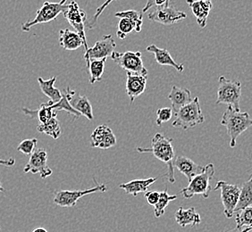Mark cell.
<instances>
[{"instance_id": "cell-15", "label": "cell", "mask_w": 252, "mask_h": 232, "mask_svg": "<svg viewBox=\"0 0 252 232\" xmlns=\"http://www.w3.org/2000/svg\"><path fill=\"white\" fill-rule=\"evenodd\" d=\"M187 4L193 14L197 24L204 29L207 26L209 13L213 7L211 0H186Z\"/></svg>"}, {"instance_id": "cell-19", "label": "cell", "mask_w": 252, "mask_h": 232, "mask_svg": "<svg viewBox=\"0 0 252 232\" xmlns=\"http://www.w3.org/2000/svg\"><path fill=\"white\" fill-rule=\"evenodd\" d=\"M168 99L171 101V109L173 111V115H175L182 107L191 101L192 97L189 89L174 85L172 86Z\"/></svg>"}, {"instance_id": "cell-24", "label": "cell", "mask_w": 252, "mask_h": 232, "mask_svg": "<svg viewBox=\"0 0 252 232\" xmlns=\"http://www.w3.org/2000/svg\"><path fill=\"white\" fill-rule=\"evenodd\" d=\"M57 81V76L49 79V80H44L41 77L38 78L40 90L42 91L45 96L49 97V104H55L61 99L62 97V92L59 90V88L55 87V83Z\"/></svg>"}, {"instance_id": "cell-40", "label": "cell", "mask_w": 252, "mask_h": 232, "mask_svg": "<svg viewBox=\"0 0 252 232\" xmlns=\"http://www.w3.org/2000/svg\"><path fill=\"white\" fill-rule=\"evenodd\" d=\"M32 232H49L45 228L42 227H38V228H35L34 229L33 231Z\"/></svg>"}, {"instance_id": "cell-32", "label": "cell", "mask_w": 252, "mask_h": 232, "mask_svg": "<svg viewBox=\"0 0 252 232\" xmlns=\"http://www.w3.org/2000/svg\"><path fill=\"white\" fill-rule=\"evenodd\" d=\"M115 15L117 18H127L131 20L135 25L134 30L136 32H141V27L143 25V17L141 12H138L136 10H126L123 12H117Z\"/></svg>"}, {"instance_id": "cell-41", "label": "cell", "mask_w": 252, "mask_h": 232, "mask_svg": "<svg viewBox=\"0 0 252 232\" xmlns=\"http://www.w3.org/2000/svg\"><path fill=\"white\" fill-rule=\"evenodd\" d=\"M5 189H4L3 185L1 183V179H0V193H1V192H5Z\"/></svg>"}, {"instance_id": "cell-37", "label": "cell", "mask_w": 252, "mask_h": 232, "mask_svg": "<svg viewBox=\"0 0 252 232\" xmlns=\"http://www.w3.org/2000/svg\"><path fill=\"white\" fill-rule=\"evenodd\" d=\"M168 4H171V0H147V3L142 9V13H146L156 6L168 5Z\"/></svg>"}, {"instance_id": "cell-38", "label": "cell", "mask_w": 252, "mask_h": 232, "mask_svg": "<svg viewBox=\"0 0 252 232\" xmlns=\"http://www.w3.org/2000/svg\"><path fill=\"white\" fill-rule=\"evenodd\" d=\"M144 198H145L147 202L150 205L154 206L159 199V192H158V191H146V193L144 194Z\"/></svg>"}, {"instance_id": "cell-39", "label": "cell", "mask_w": 252, "mask_h": 232, "mask_svg": "<svg viewBox=\"0 0 252 232\" xmlns=\"http://www.w3.org/2000/svg\"><path fill=\"white\" fill-rule=\"evenodd\" d=\"M15 164V159H14V158H9V159L7 160L1 159V158H0V165H4V166L11 167V166H14Z\"/></svg>"}, {"instance_id": "cell-1", "label": "cell", "mask_w": 252, "mask_h": 232, "mask_svg": "<svg viewBox=\"0 0 252 232\" xmlns=\"http://www.w3.org/2000/svg\"><path fill=\"white\" fill-rule=\"evenodd\" d=\"M137 151L140 153H151L157 159L166 164L167 173L165 176L171 183L175 182V172L173 165V161L175 159V148L172 138H168L162 133H157L151 140V148L138 147Z\"/></svg>"}, {"instance_id": "cell-25", "label": "cell", "mask_w": 252, "mask_h": 232, "mask_svg": "<svg viewBox=\"0 0 252 232\" xmlns=\"http://www.w3.org/2000/svg\"><path fill=\"white\" fill-rule=\"evenodd\" d=\"M74 94H75V91L73 90V89H71L70 87H67L63 89V92L62 93V97H61V99L58 103H55V104H52V105L49 104V102L48 103H49L50 107H52L55 111H65L70 116H73L74 119H77V118L81 117L82 116L75 109H73L72 106L70 105V102H69L70 97H72Z\"/></svg>"}, {"instance_id": "cell-11", "label": "cell", "mask_w": 252, "mask_h": 232, "mask_svg": "<svg viewBox=\"0 0 252 232\" xmlns=\"http://www.w3.org/2000/svg\"><path fill=\"white\" fill-rule=\"evenodd\" d=\"M221 190V200L223 203V213L225 217L230 219L234 214V209L238 202L241 188L238 185L228 183L223 180L217 182L213 190Z\"/></svg>"}, {"instance_id": "cell-20", "label": "cell", "mask_w": 252, "mask_h": 232, "mask_svg": "<svg viewBox=\"0 0 252 232\" xmlns=\"http://www.w3.org/2000/svg\"><path fill=\"white\" fill-rule=\"evenodd\" d=\"M157 180H158L157 177L147 178V179H132L127 183L120 184L119 188L124 189L126 194L136 197L138 196V194L145 193L151 185L155 183Z\"/></svg>"}, {"instance_id": "cell-10", "label": "cell", "mask_w": 252, "mask_h": 232, "mask_svg": "<svg viewBox=\"0 0 252 232\" xmlns=\"http://www.w3.org/2000/svg\"><path fill=\"white\" fill-rule=\"evenodd\" d=\"M148 18L151 22L158 23L160 25H172L186 19L187 15L185 12L176 9L174 5L168 4L151 8Z\"/></svg>"}, {"instance_id": "cell-14", "label": "cell", "mask_w": 252, "mask_h": 232, "mask_svg": "<svg viewBox=\"0 0 252 232\" xmlns=\"http://www.w3.org/2000/svg\"><path fill=\"white\" fill-rule=\"evenodd\" d=\"M91 139H92L91 145L93 147L108 149L117 145L116 136L111 129L105 124L97 126V128L93 131Z\"/></svg>"}, {"instance_id": "cell-34", "label": "cell", "mask_w": 252, "mask_h": 232, "mask_svg": "<svg viewBox=\"0 0 252 232\" xmlns=\"http://www.w3.org/2000/svg\"><path fill=\"white\" fill-rule=\"evenodd\" d=\"M38 143L37 139H27L22 141L19 145L17 146V150L25 155H31L33 153L34 150L36 149V145Z\"/></svg>"}, {"instance_id": "cell-35", "label": "cell", "mask_w": 252, "mask_h": 232, "mask_svg": "<svg viewBox=\"0 0 252 232\" xmlns=\"http://www.w3.org/2000/svg\"><path fill=\"white\" fill-rule=\"evenodd\" d=\"M173 117V111L169 107H162L157 111V125L161 126L163 123L169 121Z\"/></svg>"}, {"instance_id": "cell-18", "label": "cell", "mask_w": 252, "mask_h": 232, "mask_svg": "<svg viewBox=\"0 0 252 232\" xmlns=\"http://www.w3.org/2000/svg\"><path fill=\"white\" fill-rule=\"evenodd\" d=\"M173 165L178 169L180 173L185 174V177L188 179V182L195 175L199 174L203 170L204 167L196 164L192 160L189 159V157H186L184 155H178L175 157L173 161Z\"/></svg>"}, {"instance_id": "cell-9", "label": "cell", "mask_w": 252, "mask_h": 232, "mask_svg": "<svg viewBox=\"0 0 252 232\" xmlns=\"http://www.w3.org/2000/svg\"><path fill=\"white\" fill-rule=\"evenodd\" d=\"M110 57L115 63L124 70H126V72L139 74L142 76L148 75V70L144 66L141 52L126 51L124 53H119L117 51H114Z\"/></svg>"}, {"instance_id": "cell-5", "label": "cell", "mask_w": 252, "mask_h": 232, "mask_svg": "<svg viewBox=\"0 0 252 232\" xmlns=\"http://www.w3.org/2000/svg\"><path fill=\"white\" fill-rule=\"evenodd\" d=\"M242 98V84L238 81L228 80L224 76L219 79L217 105H227L235 111H240Z\"/></svg>"}, {"instance_id": "cell-2", "label": "cell", "mask_w": 252, "mask_h": 232, "mask_svg": "<svg viewBox=\"0 0 252 232\" xmlns=\"http://www.w3.org/2000/svg\"><path fill=\"white\" fill-rule=\"evenodd\" d=\"M221 124L227 130L228 135L230 137V146L235 147L238 137L252 127V121L249 113L235 111L228 107L222 116Z\"/></svg>"}, {"instance_id": "cell-17", "label": "cell", "mask_w": 252, "mask_h": 232, "mask_svg": "<svg viewBox=\"0 0 252 232\" xmlns=\"http://www.w3.org/2000/svg\"><path fill=\"white\" fill-rule=\"evenodd\" d=\"M146 50L154 55L156 62L159 65L172 66V67L175 68L178 73H183L185 71V65L183 63H176L167 49H159L154 44H151L147 47Z\"/></svg>"}, {"instance_id": "cell-7", "label": "cell", "mask_w": 252, "mask_h": 232, "mask_svg": "<svg viewBox=\"0 0 252 232\" xmlns=\"http://www.w3.org/2000/svg\"><path fill=\"white\" fill-rule=\"evenodd\" d=\"M94 186L92 189H84V190H59L54 196V203L60 207H74L79 199H82L84 196L96 192H107V187L106 184L97 183V180L93 179Z\"/></svg>"}, {"instance_id": "cell-4", "label": "cell", "mask_w": 252, "mask_h": 232, "mask_svg": "<svg viewBox=\"0 0 252 232\" xmlns=\"http://www.w3.org/2000/svg\"><path fill=\"white\" fill-rule=\"evenodd\" d=\"M175 120L172 125L181 128L184 131L194 128L195 126L203 123L205 117L199 104V97H196L191 101L182 107L175 115Z\"/></svg>"}, {"instance_id": "cell-28", "label": "cell", "mask_w": 252, "mask_h": 232, "mask_svg": "<svg viewBox=\"0 0 252 232\" xmlns=\"http://www.w3.org/2000/svg\"><path fill=\"white\" fill-rule=\"evenodd\" d=\"M37 131L51 137L54 140H58L62 133L58 116H54L44 123H39V125L37 126Z\"/></svg>"}, {"instance_id": "cell-21", "label": "cell", "mask_w": 252, "mask_h": 232, "mask_svg": "<svg viewBox=\"0 0 252 232\" xmlns=\"http://www.w3.org/2000/svg\"><path fill=\"white\" fill-rule=\"evenodd\" d=\"M175 222L182 228L186 226H196L201 223V218L196 209L190 207L189 209L180 207L175 215Z\"/></svg>"}, {"instance_id": "cell-33", "label": "cell", "mask_w": 252, "mask_h": 232, "mask_svg": "<svg viewBox=\"0 0 252 232\" xmlns=\"http://www.w3.org/2000/svg\"><path fill=\"white\" fill-rule=\"evenodd\" d=\"M135 29V25L131 22V20L127 18H120L118 23V29L117 35L119 39H125L127 34L131 33L132 30Z\"/></svg>"}, {"instance_id": "cell-31", "label": "cell", "mask_w": 252, "mask_h": 232, "mask_svg": "<svg viewBox=\"0 0 252 232\" xmlns=\"http://www.w3.org/2000/svg\"><path fill=\"white\" fill-rule=\"evenodd\" d=\"M176 199H177L176 195L170 196L169 194L167 193L166 188H165V190L159 192V199H158V203L154 205V207H155L154 214H155L156 217L159 218L163 216L165 214V209L167 207L168 203Z\"/></svg>"}, {"instance_id": "cell-8", "label": "cell", "mask_w": 252, "mask_h": 232, "mask_svg": "<svg viewBox=\"0 0 252 232\" xmlns=\"http://www.w3.org/2000/svg\"><path fill=\"white\" fill-rule=\"evenodd\" d=\"M64 19L67 21L70 25L75 29L80 37L83 41V47L85 51L87 50L88 42L85 34V27L88 25L87 14L85 11H83L77 2L71 1L68 5H65V8L62 13Z\"/></svg>"}, {"instance_id": "cell-29", "label": "cell", "mask_w": 252, "mask_h": 232, "mask_svg": "<svg viewBox=\"0 0 252 232\" xmlns=\"http://www.w3.org/2000/svg\"><path fill=\"white\" fill-rule=\"evenodd\" d=\"M107 58L102 59H91L87 64L89 72H90V83L94 84L97 82L101 81L102 76L105 71Z\"/></svg>"}, {"instance_id": "cell-26", "label": "cell", "mask_w": 252, "mask_h": 232, "mask_svg": "<svg viewBox=\"0 0 252 232\" xmlns=\"http://www.w3.org/2000/svg\"><path fill=\"white\" fill-rule=\"evenodd\" d=\"M23 111L26 116L34 117L36 116L39 120V123H44L47 121H49L50 118L54 116H58V112L55 111L52 107H50L49 103H43L40 105V107L36 109V110H32L27 107H24Z\"/></svg>"}, {"instance_id": "cell-36", "label": "cell", "mask_w": 252, "mask_h": 232, "mask_svg": "<svg viewBox=\"0 0 252 232\" xmlns=\"http://www.w3.org/2000/svg\"><path fill=\"white\" fill-rule=\"evenodd\" d=\"M114 1H116V0H107L104 4H102L99 7H97V9L96 10V13H95V15L93 16V20L88 23L87 26L90 29L94 28V26L96 25V23H97V20L98 19V17L102 15V13L104 12V10L106 9L107 6L110 5L112 2H114Z\"/></svg>"}, {"instance_id": "cell-6", "label": "cell", "mask_w": 252, "mask_h": 232, "mask_svg": "<svg viewBox=\"0 0 252 232\" xmlns=\"http://www.w3.org/2000/svg\"><path fill=\"white\" fill-rule=\"evenodd\" d=\"M66 1L67 0H60L59 2H44L43 5L37 11L35 18L22 25V30L29 32L31 28L35 25L48 24L57 19V17L62 14L65 8Z\"/></svg>"}, {"instance_id": "cell-30", "label": "cell", "mask_w": 252, "mask_h": 232, "mask_svg": "<svg viewBox=\"0 0 252 232\" xmlns=\"http://www.w3.org/2000/svg\"><path fill=\"white\" fill-rule=\"evenodd\" d=\"M234 213H236V216H235L236 229L243 231L248 228H252V206L239 210Z\"/></svg>"}, {"instance_id": "cell-16", "label": "cell", "mask_w": 252, "mask_h": 232, "mask_svg": "<svg viewBox=\"0 0 252 232\" xmlns=\"http://www.w3.org/2000/svg\"><path fill=\"white\" fill-rule=\"evenodd\" d=\"M147 86V76H142L139 74L127 72V81H126V93L130 98L131 104L136 98L140 97L146 90Z\"/></svg>"}, {"instance_id": "cell-3", "label": "cell", "mask_w": 252, "mask_h": 232, "mask_svg": "<svg viewBox=\"0 0 252 232\" xmlns=\"http://www.w3.org/2000/svg\"><path fill=\"white\" fill-rule=\"evenodd\" d=\"M215 174V166L213 164L204 166L203 170L199 174L195 175L189 181L188 185L181 190V193L186 199L193 198L195 195H201L204 199H209L211 191L210 181Z\"/></svg>"}, {"instance_id": "cell-23", "label": "cell", "mask_w": 252, "mask_h": 232, "mask_svg": "<svg viewBox=\"0 0 252 232\" xmlns=\"http://www.w3.org/2000/svg\"><path fill=\"white\" fill-rule=\"evenodd\" d=\"M70 105L73 109H75L81 116H85L88 120L93 121V106L86 96H82L79 94H74L69 99Z\"/></svg>"}, {"instance_id": "cell-12", "label": "cell", "mask_w": 252, "mask_h": 232, "mask_svg": "<svg viewBox=\"0 0 252 232\" xmlns=\"http://www.w3.org/2000/svg\"><path fill=\"white\" fill-rule=\"evenodd\" d=\"M48 152L45 148H37L30 155L28 163L25 165V174L32 173V174H39L42 179H47L53 174V171L48 165Z\"/></svg>"}, {"instance_id": "cell-22", "label": "cell", "mask_w": 252, "mask_h": 232, "mask_svg": "<svg viewBox=\"0 0 252 232\" xmlns=\"http://www.w3.org/2000/svg\"><path fill=\"white\" fill-rule=\"evenodd\" d=\"M59 45L65 50H76L83 46V41L76 31L63 29L59 31Z\"/></svg>"}, {"instance_id": "cell-27", "label": "cell", "mask_w": 252, "mask_h": 232, "mask_svg": "<svg viewBox=\"0 0 252 232\" xmlns=\"http://www.w3.org/2000/svg\"><path fill=\"white\" fill-rule=\"evenodd\" d=\"M252 176L247 181L243 184V187L240 190L238 202L234 209V213L244 208L252 206Z\"/></svg>"}, {"instance_id": "cell-13", "label": "cell", "mask_w": 252, "mask_h": 232, "mask_svg": "<svg viewBox=\"0 0 252 232\" xmlns=\"http://www.w3.org/2000/svg\"><path fill=\"white\" fill-rule=\"evenodd\" d=\"M117 48V44L115 39H113L111 34L105 35L100 40H97L93 48H89L85 51L83 58L89 63L91 59H102L107 58L115 51Z\"/></svg>"}, {"instance_id": "cell-42", "label": "cell", "mask_w": 252, "mask_h": 232, "mask_svg": "<svg viewBox=\"0 0 252 232\" xmlns=\"http://www.w3.org/2000/svg\"><path fill=\"white\" fill-rule=\"evenodd\" d=\"M0 229H1V227H0Z\"/></svg>"}]
</instances>
